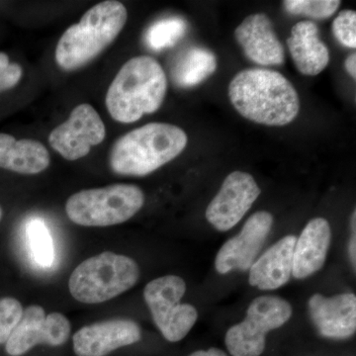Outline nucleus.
I'll return each mask as SVG.
<instances>
[{"instance_id":"393cba45","label":"nucleus","mask_w":356,"mask_h":356,"mask_svg":"<svg viewBox=\"0 0 356 356\" xmlns=\"http://www.w3.org/2000/svg\"><path fill=\"white\" fill-rule=\"evenodd\" d=\"M332 32L337 41L346 48L356 47V13L353 10L339 13L332 23Z\"/></svg>"},{"instance_id":"f8f14e48","label":"nucleus","mask_w":356,"mask_h":356,"mask_svg":"<svg viewBox=\"0 0 356 356\" xmlns=\"http://www.w3.org/2000/svg\"><path fill=\"white\" fill-rule=\"evenodd\" d=\"M273 224V215L266 211L252 215L240 234L229 238L220 248L215 261L218 273L227 274L233 270L250 269L266 242Z\"/></svg>"},{"instance_id":"1a4fd4ad","label":"nucleus","mask_w":356,"mask_h":356,"mask_svg":"<svg viewBox=\"0 0 356 356\" xmlns=\"http://www.w3.org/2000/svg\"><path fill=\"white\" fill-rule=\"evenodd\" d=\"M106 128L102 117L89 104L72 109L69 119L54 129L49 136L51 147L67 161L88 156L91 147L102 144Z\"/></svg>"},{"instance_id":"9b49d317","label":"nucleus","mask_w":356,"mask_h":356,"mask_svg":"<svg viewBox=\"0 0 356 356\" xmlns=\"http://www.w3.org/2000/svg\"><path fill=\"white\" fill-rule=\"evenodd\" d=\"M261 192L250 173L240 170L229 173L208 205L206 219L218 231H229L247 214Z\"/></svg>"},{"instance_id":"dca6fc26","label":"nucleus","mask_w":356,"mask_h":356,"mask_svg":"<svg viewBox=\"0 0 356 356\" xmlns=\"http://www.w3.org/2000/svg\"><path fill=\"white\" fill-rule=\"evenodd\" d=\"M331 227L324 218H315L307 224L293 254L292 275L304 280L324 266L331 243Z\"/></svg>"},{"instance_id":"412c9836","label":"nucleus","mask_w":356,"mask_h":356,"mask_svg":"<svg viewBox=\"0 0 356 356\" xmlns=\"http://www.w3.org/2000/svg\"><path fill=\"white\" fill-rule=\"evenodd\" d=\"M187 23L180 17H168L154 22L145 35V42L149 49L161 51L175 46L184 38Z\"/></svg>"},{"instance_id":"6e6552de","label":"nucleus","mask_w":356,"mask_h":356,"mask_svg":"<svg viewBox=\"0 0 356 356\" xmlns=\"http://www.w3.org/2000/svg\"><path fill=\"white\" fill-rule=\"evenodd\" d=\"M291 305L276 296L255 298L248 306L247 317L227 332V348L233 356H259L266 348L267 332L289 321Z\"/></svg>"},{"instance_id":"0eeeda50","label":"nucleus","mask_w":356,"mask_h":356,"mask_svg":"<svg viewBox=\"0 0 356 356\" xmlns=\"http://www.w3.org/2000/svg\"><path fill=\"white\" fill-rule=\"evenodd\" d=\"M185 291V281L177 275L156 278L145 287V301L154 324L165 339L172 343L184 339L198 318L195 307L180 303Z\"/></svg>"},{"instance_id":"ddd939ff","label":"nucleus","mask_w":356,"mask_h":356,"mask_svg":"<svg viewBox=\"0 0 356 356\" xmlns=\"http://www.w3.org/2000/svg\"><path fill=\"white\" fill-rule=\"evenodd\" d=\"M142 331L137 323L129 318H112L81 327L72 341L77 356H106L138 343Z\"/></svg>"},{"instance_id":"9d476101","label":"nucleus","mask_w":356,"mask_h":356,"mask_svg":"<svg viewBox=\"0 0 356 356\" xmlns=\"http://www.w3.org/2000/svg\"><path fill=\"white\" fill-rule=\"evenodd\" d=\"M70 323L63 314L46 315L41 306L31 305L23 310L22 317L6 343L10 356L25 355L37 344L60 346L69 339Z\"/></svg>"},{"instance_id":"f03ea898","label":"nucleus","mask_w":356,"mask_h":356,"mask_svg":"<svg viewBox=\"0 0 356 356\" xmlns=\"http://www.w3.org/2000/svg\"><path fill=\"white\" fill-rule=\"evenodd\" d=\"M168 79L158 60L140 56L123 65L107 91V110L115 121L130 124L161 108Z\"/></svg>"},{"instance_id":"f3484780","label":"nucleus","mask_w":356,"mask_h":356,"mask_svg":"<svg viewBox=\"0 0 356 356\" xmlns=\"http://www.w3.org/2000/svg\"><path fill=\"white\" fill-rule=\"evenodd\" d=\"M297 238L286 236L266 250L250 268V284L261 290H275L292 275L293 254Z\"/></svg>"},{"instance_id":"7ed1b4c3","label":"nucleus","mask_w":356,"mask_h":356,"mask_svg":"<svg viewBox=\"0 0 356 356\" xmlns=\"http://www.w3.org/2000/svg\"><path fill=\"white\" fill-rule=\"evenodd\" d=\"M188 143L181 128L149 123L122 136L110 152V168L127 177H146L177 158Z\"/></svg>"},{"instance_id":"c756f323","label":"nucleus","mask_w":356,"mask_h":356,"mask_svg":"<svg viewBox=\"0 0 356 356\" xmlns=\"http://www.w3.org/2000/svg\"><path fill=\"white\" fill-rule=\"evenodd\" d=\"M2 215H3V212H2V208L0 207V220H1Z\"/></svg>"},{"instance_id":"c85d7f7f","label":"nucleus","mask_w":356,"mask_h":356,"mask_svg":"<svg viewBox=\"0 0 356 356\" xmlns=\"http://www.w3.org/2000/svg\"><path fill=\"white\" fill-rule=\"evenodd\" d=\"M355 229H353V236H351L350 243V254L351 261L353 262V266H355V257H356V241H355Z\"/></svg>"},{"instance_id":"f257e3e1","label":"nucleus","mask_w":356,"mask_h":356,"mask_svg":"<svg viewBox=\"0 0 356 356\" xmlns=\"http://www.w3.org/2000/svg\"><path fill=\"white\" fill-rule=\"evenodd\" d=\"M229 98L243 117L261 125L281 127L291 123L299 114L296 89L275 70H242L229 83Z\"/></svg>"},{"instance_id":"a878e982","label":"nucleus","mask_w":356,"mask_h":356,"mask_svg":"<svg viewBox=\"0 0 356 356\" xmlns=\"http://www.w3.org/2000/svg\"><path fill=\"white\" fill-rule=\"evenodd\" d=\"M22 74V67L15 63H10L8 56L0 51V92L17 86Z\"/></svg>"},{"instance_id":"cd10ccee","label":"nucleus","mask_w":356,"mask_h":356,"mask_svg":"<svg viewBox=\"0 0 356 356\" xmlns=\"http://www.w3.org/2000/svg\"><path fill=\"white\" fill-rule=\"evenodd\" d=\"M191 356H227L224 351L218 348H210L208 350H198L192 353Z\"/></svg>"},{"instance_id":"4468645a","label":"nucleus","mask_w":356,"mask_h":356,"mask_svg":"<svg viewBox=\"0 0 356 356\" xmlns=\"http://www.w3.org/2000/svg\"><path fill=\"white\" fill-rule=\"evenodd\" d=\"M235 38L245 55L255 64L270 67L284 63V48L266 14L248 16L236 28Z\"/></svg>"},{"instance_id":"20e7f679","label":"nucleus","mask_w":356,"mask_h":356,"mask_svg":"<svg viewBox=\"0 0 356 356\" xmlns=\"http://www.w3.org/2000/svg\"><path fill=\"white\" fill-rule=\"evenodd\" d=\"M127 19V9L121 2L109 0L91 7L58 40L55 53L58 67L70 72L88 65L113 43Z\"/></svg>"},{"instance_id":"4be33fe9","label":"nucleus","mask_w":356,"mask_h":356,"mask_svg":"<svg viewBox=\"0 0 356 356\" xmlns=\"http://www.w3.org/2000/svg\"><path fill=\"white\" fill-rule=\"evenodd\" d=\"M28 236L33 257L40 266H51L55 259L53 238L43 220L35 218L28 224Z\"/></svg>"},{"instance_id":"2eb2a0df","label":"nucleus","mask_w":356,"mask_h":356,"mask_svg":"<svg viewBox=\"0 0 356 356\" xmlns=\"http://www.w3.org/2000/svg\"><path fill=\"white\" fill-rule=\"evenodd\" d=\"M309 309L314 324L324 337L346 339L356 330V297L341 294L327 297L315 294L309 300Z\"/></svg>"},{"instance_id":"b1692460","label":"nucleus","mask_w":356,"mask_h":356,"mask_svg":"<svg viewBox=\"0 0 356 356\" xmlns=\"http://www.w3.org/2000/svg\"><path fill=\"white\" fill-rule=\"evenodd\" d=\"M22 314L23 307L18 300L11 297L0 299V344L7 343Z\"/></svg>"},{"instance_id":"5701e85b","label":"nucleus","mask_w":356,"mask_h":356,"mask_svg":"<svg viewBox=\"0 0 356 356\" xmlns=\"http://www.w3.org/2000/svg\"><path fill=\"white\" fill-rule=\"evenodd\" d=\"M341 2L337 0H286L283 6L292 15L306 16L313 19H327L337 13Z\"/></svg>"},{"instance_id":"a211bd4d","label":"nucleus","mask_w":356,"mask_h":356,"mask_svg":"<svg viewBox=\"0 0 356 356\" xmlns=\"http://www.w3.org/2000/svg\"><path fill=\"white\" fill-rule=\"evenodd\" d=\"M287 44L293 62L304 76H318L329 65V48L320 39L318 26L313 21L293 26Z\"/></svg>"},{"instance_id":"6ab92c4d","label":"nucleus","mask_w":356,"mask_h":356,"mask_svg":"<svg viewBox=\"0 0 356 356\" xmlns=\"http://www.w3.org/2000/svg\"><path fill=\"white\" fill-rule=\"evenodd\" d=\"M48 149L38 140H16L0 133V168L20 175H37L50 165Z\"/></svg>"},{"instance_id":"39448f33","label":"nucleus","mask_w":356,"mask_h":356,"mask_svg":"<svg viewBox=\"0 0 356 356\" xmlns=\"http://www.w3.org/2000/svg\"><path fill=\"white\" fill-rule=\"evenodd\" d=\"M140 268L126 255L104 252L90 257L74 269L69 289L76 301L99 304L119 296L137 284Z\"/></svg>"},{"instance_id":"bb28decb","label":"nucleus","mask_w":356,"mask_h":356,"mask_svg":"<svg viewBox=\"0 0 356 356\" xmlns=\"http://www.w3.org/2000/svg\"><path fill=\"white\" fill-rule=\"evenodd\" d=\"M344 67H346V72L350 74L351 77H353V79H356V55L355 53L350 54L348 56V58L346 60V64H344Z\"/></svg>"},{"instance_id":"423d86ee","label":"nucleus","mask_w":356,"mask_h":356,"mask_svg":"<svg viewBox=\"0 0 356 356\" xmlns=\"http://www.w3.org/2000/svg\"><path fill=\"white\" fill-rule=\"evenodd\" d=\"M145 203L137 185L113 184L72 194L65 204L70 221L83 227H109L135 216Z\"/></svg>"},{"instance_id":"aec40b11","label":"nucleus","mask_w":356,"mask_h":356,"mask_svg":"<svg viewBox=\"0 0 356 356\" xmlns=\"http://www.w3.org/2000/svg\"><path fill=\"white\" fill-rule=\"evenodd\" d=\"M217 70V58L212 51L201 47H191L182 51L172 65V81L182 88L202 83Z\"/></svg>"}]
</instances>
